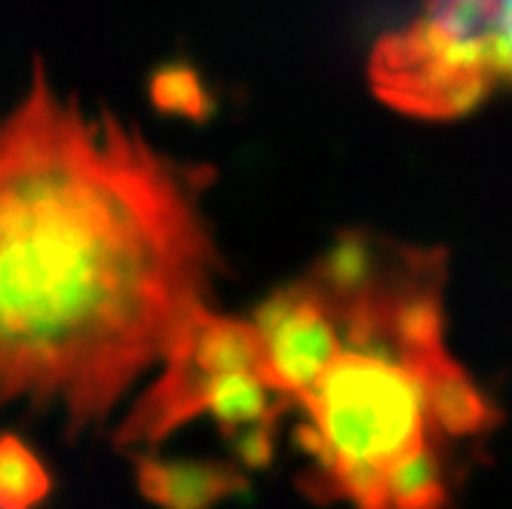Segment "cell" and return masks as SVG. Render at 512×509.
<instances>
[{"label": "cell", "mask_w": 512, "mask_h": 509, "mask_svg": "<svg viewBox=\"0 0 512 509\" xmlns=\"http://www.w3.org/2000/svg\"><path fill=\"white\" fill-rule=\"evenodd\" d=\"M313 491L359 506L375 476L430 439L421 375L390 353L347 347L301 402Z\"/></svg>", "instance_id": "cell-2"}, {"label": "cell", "mask_w": 512, "mask_h": 509, "mask_svg": "<svg viewBox=\"0 0 512 509\" xmlns=\"http://www.w3.org/2000/svg\"><path fill=\"white\" fill-rule=\"evenodd\" d=\"M135 479L142 494L163 509H215L246 488L240 470L212 460L135 457Z\"/></svg>", "instance_id": "cell-7"}, {"label": "cell", "mask_w": 512, "mask_h": 509, "mask_svg": "<svg viewBox=\"0 0 512 509\" xmlns=\"http://www.w3.org/2000/svg\"><path fill=\"white\" fill-rule=\"evenodd\" d=\"M411 368L421 375L433 433L463 439L485 433L497 421L494 405L485 399L479 384L448 356V350H439Z\"/></svg>", "instance_id": "cell-8"}, {"label": "cell", "mask_w": 512, "mask_h": 509, "mask_svg": "<svg viewBox=\"0 0 512 509\" xmlns=\"http://www.w3.org/2000/svg\"><path fill=\"white\" fill-rule=\"evenodd\" d=\"M243 368H270L255 319H234L203 307L166 353L157 384L123 421L120 445H154L203 418L215 387Z\"/></svg>", "instance_id": "cell-3"}, {"label": "cell", "mask_w": 512, "mask_h": 509, "mask_svg": "<svg viewBox=\"0 0 512 509\" xmlns=\"http://www.w3.org/2000/svg\"><path fill=\"white\" fill-rule=\"evenodd\" d=\"M368 83L393 111L424 120L470 114L497 89L488 71L427 16L375 43Z\"/></svg>", "instance_id": "cell-4"}, {"label": "cell", "mask_w": 512, "mask_h": 509, "mask_svg": "<svg viewBox=\"0 0 512 509\" xmlns=\"http://www.w3.org/2000/svg\"><path fill=\"white\" fill-rule=\"evenodd\" d=\"M448 497L445 470L436 445L427 439L375 476L359 509H442Z\"/></svg>", "instance_id": "cell-9"}, {"label": "cell", "mask_w": 512, "mask_h": 509, "mask_svg": "<svg viewBox=\"0 0 512 509\" xmlns=\"http://www.w3.org/2000/svg\"><path fill=\"white\" fill-rule=\"evenodd\" d=\"M50 494L43 460L19 439L0 436V509H31Z\"/></svg>", "instance_id": "cell-10"}, {"label": "cell", "mask_w": 512, "mask_h": 509, "mask_svg": "<svg viewBox=\"0 0 512 509\" xmlns=\"http://www.w3.org/2000/svg\"><path fill=\"white\" fill-rule=\"evenodd\" d=\"M194 166L34 68L0 114V405L102 424L209 307Z\"/></svg>", "instance_id": "cell-1"}, {"label": "cell", "mask_w": 512, "mask_h": 509, "mask_svg": "<svg viewBox=\"0 0 512 509\" xmlns=\"http://www.w3.org/2000/svg\"><path fill=\"white\" fill-rule=\"evenodd\" d=\"M421 16L460 43L494 86H512V0H421Z\"/></svg>", "instance_id": "cell-6"}, {"label": "cell", "mask_w": 512, "mask_h": 509, "mask_svg": "<svg viewBox=\"0 0 512 509\" xmlns=\"http://www.w3.org/2000/svg\"><path fill=\"white\" fill-rule=\"evenodd\" d=\"M264 338L270 375L295 405H301L325 372L347 350V335L335 301L313 276L273 292L255 313Z\"/></svg>", "instance_id": "cell-5"}]
</instances>
